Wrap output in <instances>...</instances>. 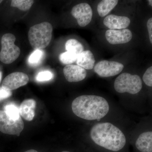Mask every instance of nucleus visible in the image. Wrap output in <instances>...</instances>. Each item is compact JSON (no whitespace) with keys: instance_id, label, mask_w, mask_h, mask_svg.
<instances>
[{"instance_id":"nucleus-1","label":"nucleus","mask_w":152,"mask_h":152,"mask_svg":"<svg viewBox=\"0 0 152 152\" xmlns=\"http://www.w3.org/2000/svg\"><path fill=\"white\" fill-rule=\"evenodd\" d=\"M75 115L88 121L101 119L108 113L107 101L102 97L95 95H83L76 98L72 105Z\"/></svg>"},{"instance_id":"nucleus-2","label":"nucleus","mask_w":152,"mask_h":152,"mask_svg":"<svg viewBox=\"0 0 152 152\" xmlns=\"http://www.w3.org/2000/svg\"><path fill=\"white\" fill-rule=\"evenodd\" d=\"M90 136L96 145L113 151L121 150L126 142L123 132L110 123L96 124L91 129Z\"/></svg>"},{"instance_id":"nucleus-3","label":"nucleus","mask_w":152,"mask_h":152,"mask_svg":"<svg viewBox=\"0 0 152 152\" xmlns=\"http://www.w3.org/2000/svg\"><path fill=\"white\" fill-rule=\"evenodd\" d=\"M53 30L52 25L47 22L31 27L28 33V38L33 48L42 50L48 46L51 41Z\"/></svg>"},{"instance_id":"nucleus-4","label":"nucleus","mask_w":152,"mask_h":152,"mask_svg":"<svg viewBox=\"0 0 152 152\" xmlns=\"http://www.w3.org/2000/svg\"><path fill=\"white\" fill-rule=\"evenodd\" d=\"M114 86L118 92L135 94L141 90L142 83L140 76L137 75L124 73L117 77Z\"/></svg>"},{"instance_id":"nucleus-5","label":"nucleus","mask_w":152,"mask_h":152,"mask_svg":"<svg viewBox=\"0 0 152 152\" xmlns=\"http://www.w3.org/2000/svg\"><path fill=\"white\" fill-rule=\"evenodd\" d=\"M16 37L10 33L3 36L1 41V49L0 52V61L5 64H10L18 58L20 50L15 44Z\"/></svg>"},{"instance_id":"nucleus-6","label":"nucleus","mask_w":152,"mask_h":152,"mask_svg":"<svg viewBox=\"0 0 152 152\" xmlns=\"http://www.w3.org/2000/svg\"><path fill=\"white\" fill-rule=\"evenodd\" d=\"M24 127L21 117L18 120L12 119L4 110H0V132L9 135L20 136Z\"/></svg>"},{"instance_id":"nucleus-7","label":"nucleus","mask_w":152,"mask_h":152,"mask_svg":"<svg viewBox=\"0 0 152 152\" xmlns=\"http://www.w3.org/2000/svg\"><path fill=\"white\" fill-rule=\"evenodd\" d=\"M123 64L107 60H103L99 62L94 67L96 73L103 77H113L120 73L124 69Z\"/></svg>"},{"instance_id":"nucleus-8","label":"nucleus","mask_w":152,"mask_h":152,"mask_svg":"<svg viewBox=\"0 0 152 152\" xmlns=\"http://www.w3.org/2000/svg\"><path fill=\"white\" fill-rule=\"evenodd\" d=\"M71 14L76 19L79 26L82 27L89 24L92 19V10L91 6L86 3H81L74 6Z\"/></svg>"},{"instance_id":"nucleus-9","label":"nucleus","mask_w":152,"mask_h":152,"mask_svg":"<svg viewBox=\"0 0 152 152\" xmlns=\"http://www.w3.org/2000/svg\"><path fill=\"white\" fill-rule=\"evenodd\" d=\"M28 81L29 77L26 74L15 72L10 74L4 79L1 86L12 91L25 86Z\"/></svg>"},{"instance_id":"nucleus-10","label":"nucleus","mask_w":152,"mask_h":152,"mask_svg":"<svg viewBox=\"0 0 152 152\" xmlns=\"http://www.w3.org/2000/svg\"><path fill=\"white\" fill-rule=\"evenodd\" d=\"M107 40L112 45L129 42L132 38V34L128 29L122 30H108L105 33Z\"/></svg>"},{"instance_id":"nucleus-11","label":"nucleus","mask_w":152,"mask_h":152,"mask_svg":"<svg viewBox=\"0 0 152 152\" xmlns=\"http://www.w3.org/2000/svg\"><path fill=\"white\" fill-rule=\"evenodd\" d=\"M64 75L68 82H78L86 78L87 72L83 68L75 65H68L63 69Z\"/></svg>"},{"instance_id":"nucleus-12","label":"nucleus","mask_w":152,"mask_h":152,"mask_svg":"<svg viewBox=\"0 0 152 152\" xmlns=\"http://www.w3.org/2000/svg\"><path fill=\"white\" fill-rule=\"evenodd\" d=\"M130 20L126 17L111 15L106 17L104 24L110 30L121 29L128 27L130 24Z\"/></svg>"},{"instance_id":"nucleus-13","label":"nucleus","mask_w":152,"mask_h":152,"mask_svg":"<svg viewBox=\"0 0 152 152\" xmlns=\"http://www.w3.org/2000/svg\"><path fill=\"white\" fill-rule=\"evenodd\" d=\"M36 102L33 99H28L23 101L19 107L20 115L26 121H32L35 116Z\"/></svg>"},{"instance_id":"nucleus-14","label":"nucleus","mask_w":152,"mask_h":152,"mask_svg":"<svg viewBox=\"0 0 152 152\" xmlns=\"http://www.w3.org/2000/svg\"><path fill=\"white\" fill-rule=\"evenodd\" d=\"M136 147L142 152H152V132L141 134L136 141Z\"/></svg>"},{"instance_id":"nucleus-15","label":"nucleus","mask_w":152,"mask_h":152,"mask_svg":"<svg viewBox=\"0 0 152 152\" xmlns=\"http://www.w3.org/2000/svg\"><path fill=\"white\" fill-rule=\"evenodd\" d=\"M76 63L85 69L91 70L95 66L94 57L91 51H83L78 56Z\"/></svg>"},{"instance_id":"nucleus-16","label":"nucleus","mask_w":152,"mask_h":152,"mask_svg":"<svg viewBox=\"0 0 152 152\" xmlns=\"http://www.w3.org/2000/svg\"><path fill=\"white\" fill-rule=\"evenodd\" d=\"M118 0H103L98 4L97 11L100 16H105L117 5Z\"/></svg>"},{"instance_id":"nucleus-17","label":"nucleus","mask_w":152,"mask_h":152,"mask_svg":"<svg viewBox=\"0 0 152 152\" xmlns=\"http://www.w3.org/2000/svg\"><path fill=\"white\" fill-rule=\"evenodd\" d=\"M65 48L67 51L73 53L77 56L84 51L83 45L75 39H70L66 42Z\"/></svg>"},{"instance_id":"nucleus-18","label":"nucleus","mask_w":152,"mask_h":152,"mask_svg":"<svg viewBox=\"0 0 152 152\" xmlns=\"http://www.w3.org/2000/svg\"><path fill=\"white\" fill-rule=\"evenodd\" d=\"M45 56V52L42 50H35L28 58V63L30 65L36 66L42 62Z\"/></svg>"},{"instance_id":"nucleus-19","label":"nucleus","mask_w":152,"mask_h":152,"mask_svg":"<svg viewBox=\"0 0 152 152\" xmlns=\"http://www.w3.org/2000/svg\"><path fill=\"white\" fill-rule=\"evenodd\" d=\"M4 111L12 119L18 120L20 117L19 113V108L15 103H10L7 104L4 107Z\"/></svg>"},{"instance_id":"nucleus-20","label":"nucleus","mask_w":152,"mask_h":152,"mask_svg":"<svg viewBox=\"0 0 152 152\" xmlns=\"http://www.w3.org/2000/svg\"><path fill=\"white\" fill-rule=\"evenodd\" d=\"M34 3L32 0H12L11 1V6L18 8L20 10L26 11L31 7Z\"/></svg>"},{"instance_id":"nucleus-21","label":"nucleus","mask_w":152,"mask_h":152,"mask_svg":"<svg viewBox=\"0 0 152 152\" xmlns=\"http://www.w3.org/2000/svg\"><path fill=\"white\" fill-rule=\"evenodd\" d=\"M77 56V55L67 51L61 53L59 58L61 62L68 65L76 61Z\"/></svg>"},{"instance_id":"nucleus-22","label":"nucleus","mask_w":152,"mask_h":152,"mask_svg":"<svg viewBox=\"0 0 152 152\" xmlns=\"http://www.w3.org/2000/svg\"><path fill=\"white\" fill-rule=\"evenodd\" d=\"M53 75L49 71L40 72L36 77V80L39 82H43L50 80L53 79Z\"/></svg>"},{"instance_id":"nucleus-23","label":"nucleus","mask_w":152,"mask_h":152,"mask_svg":"<svg viewBox=\"0 0 152 152\" xmlns=\"http://www.w3.org/2000/svg\"><path fill=\"white\" fill-rule=\"evenodd\" d=\"M144 83L148 86H152V66L150 67L145 72L143 76Z\"/></svg>"},{"instance_id":"nucleus-24","label":"nucleus","mask_w":152,"mask_h":152,"mask_svg":"<svg viewBox=\"0 0 152 152\" xmlns=\"http://www.w3.org/2000/svg\"><path fill=\"white\" fill-rule=\"evenodd\" d=\"M12 95V91L4 87H0V102L10 97Z\"/></svg>"},{"instance_id":"nucleus-25","label":"nucleus","mask_w":152,"mask_h":152,"mask_svg":"<svg viewBox=\"0 0 152 152\" xmlns=\"http://www.w3.org/2000/svg\"><path fill=\"white\" fill-rule=\"evenodd\" d=\"M147 28L148 31L150 42L152 44V18H151L147 22Z\"/></svg>"},{"instance_id":"nucleus-26","label":"nucleus","mask_w":152,"mask_h":152,"mask_svg":"<svg viewBox=\"0 0 152 152\" xmlns=\"http://www.w3.org/2000/svg\"><path fill=\"white\" fill-rule=\"evenodd\" d=\"M24 152H38L37 151H36L35 150H28V151H26Z\"/></svg>"},{"instance_id":"nucleus-27","label":"nucleus","mask_w":152,"mask_h":152,"mask_svg":"<svg viewBox=\"0 0 152 152\" xmlns=\"http://www.w3.org/2000/svg\"><path fill=\"white\" fill-rule=\"evenodd\" d=\"M148 1L150 5H151V6H152V1L151 0H149V1Z\"/></svg>"},{"instance_id":"nucleus-28","label":"nucleus","mask_w":152,"mask_h":152,"mask_svg":"<svg viewBox=\"0 0 152 152\" xmlns=\"http://www.w3.org/2000/svg\"><path fill=\"white\" fill-rule=\"evenodd\" d=\"M2 72L0 71V82H1V80L2 79Z\"/></svg>"},{"instance_id":"nucleus-29","label":"nucleus","mask_w":152,"mask_h":152,"mask_svg":"<svg viewBox=\"0 0 152 152\" xmlns=\"http://www.w3.org/2000/svg\"><path fill=\"white\" fill-rule=\"evenodd\" d=\"M70 152L67 151H63V152Z\"/></svg>"},{"instance_id":"nucleus-30","label":"nucleus","mask_w":152,"mask_h":152,"mask_svg":"<svg viewBox=\"0 0 152 152\" xmlns=\"http://www.w3.org/2000/svg\"><path fill=\"white\" fill-rule=\"evenodd\" d=\"M3 1H0V4Z\"/></svg>"},{"instance_id":"nucleus-31","label":"nucleus","mask_w":152,"mask_h":152,"mask_svg":"<svg viewBox=\"0 0 152 152\" xmlns=\"http://www.w3.org/2000/svg\"><path fill=\"white\" fill-rule=\"evenodd\" d=\"M97 120H98V121H99L100 120V119H98Z\"/></svg>"}]
</instances>
